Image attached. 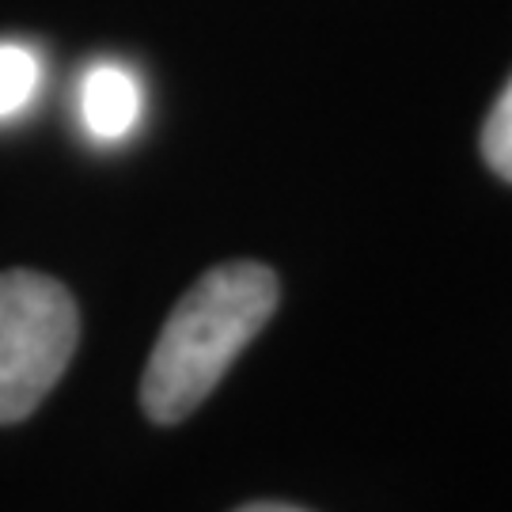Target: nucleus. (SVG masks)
Returning <instances> with one entry per match:
<instances>
[{"mask_svg": "<svg viewBox=\"0 0 512 512\" xmlns=\"http://www.w3.org/2000/svg\"><path fill=\"white\" fill-rule=\"evenodd\" d=\"M84 126L99 141H122L141 118V84L126 65H95L80 88Z\"/></svg>", "mask_w": 512, "mask_h": 512, "instance_id": "3", "label": "nucleus"}, {"mask_svg": "<svg viewBox=\"0 0 512 512\" xmlns=\"http://www.w3.org/2000/svg\"><path fill=\"white\" fill-rule=\"evenodd\" d=\"M38 84V57L19 42H0V122L31 103Z\"/></svg>", "mask_w": 512, "mask_h": 512, "instance_id": "4", "label": "nucleus"}, {"mask_svg": "<svg viewBox=\"0 0 512 512\" xmlns=\"http://www.w3.org/2000/svg\"><path fill=\"white\" fill-rule=\"evenodd\" d=\"M236 512H304L296 509V505H277V501H255V505H243Z\"/></svg>", "mask_w": 512, "mask_h": 512, "instance_id": "6", "label": "nucleus"}, {"mask_svg": "<svg viewBox=\"0 0 512 512\" xmlns=\"http://www.w3.org/2000/svg\"><path fill=\"white\" fill-rule=\"evenodd\" d=\"M277 277L262 262H224L167 315L148 353L141 406L156 425L190 418L277 311Z\"/></svg>", "mask_w": 512, "mask_h": 512, "instance_id": "1", "label": "nucleus"}, {"mask_svg": "<svg viewBox=\"0 0 512 512\" xmlns=\"http://www.w3.org/2000/svg\"><path fill=\"white\" fill-rule=\"evenodd\" d=\"M80 315L69 289L35 270L0 274V425L35 414L73 361Z\"/></svg>", "mask_w": 512, "mask_h": 512, "instance_id": "2", "label": "nucleus"}, {"mask_svg": "<svg viewBox=\"0 0 512 512\" xmlns=\"http://www.w3.org/2000/svg\"><path fill=\"white\" fill-rule=\"evenodd\" d=\"M482 156L490 171H497L505 183H512V80L505 84L501 99L494 103L486 129H482Z\"/></svg>", "mask_w": 512, "mask_h": 512, "instance_id": "5", "label": "nucleus"}]
</instances>
